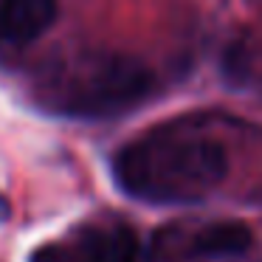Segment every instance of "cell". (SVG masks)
<instances>
[{
	"instance_id": "1",
	"label": "cell",
	"mask_w": 262,
	"mask_h": 262,
	"mask_svg": "<svg viewBox=\"0 0 262 262\" xmlns=\"http://www.w3.org/2000/svg\"><path fill=\"white\" fill-rule=\"evenodd\" d=\"M113 175L121 192L144 203H194L226 181L228 155L211 138L166 127L127 144Z\"/></svg>"
},
{
	"instance_id": "2",
	"label": "cell",
	"mask_w": 262,
	"mask_h": 262,
	"mask_svg": "<svg viewBox=\"0 0 262 262\" xmlns=\"http://www.w3.org/2000/svg\"><path fill=\"white\" fill-rule=\"evenodd\" d=\"M155 76L133 54H79L54 65L40 79V96L59 116L102 121L138 107L152 93Z\"/></svg>"
},
{
	"instance_id": "3",
	"label": "cell",
	"mask_w": 262,
	"mask_h": 262,
	"mask_svg": "<svg viewBox=\"0 0 262 262\" xmlns=\"http://www.w3.org/2000/svg\"><path fill=\"white\" fill-rule=\"evenodd\" d=\"M34 262H141V243L121 220L91 223L76 231L71 248H51Z\"/></svg>"
},
{
	"instance_id": "4",
	"label": "cell",
	"mask_w": 262,
	"mask_h": 262,
	"mask_svg": "<svg viewBox=\"0 0 262 262\" xmlns=\"http://www.w3.org/2000/svg\"><path fill=\"white\" fill-rule=\"evenodd\" d=\"M251 248V228L239 220H217L209 226H200L189 234V239L175 243L166 237L155 239V254L178 256V259H223V256H237Z\"/></svg>"
},
{
	"instance_id": "5",
	"label": "cell",
	"mask_w": 262,
	"mask_h": 262,
	"mask_svg": "<svg viewBox=\"0 0 262 262\" xmlns=\"http://www.w3.org/2000/svg\"><path fill=\"white\" fill-rule=\"evenodd\" d=\"M57 20V0H0V46H29Z\"/></svg>"
},
{
	"instance_id": "6",
	"label": "cell",
	"mask_w": 262,
	"mask_h": 262,
	"mask_svg": "<svg viewBox=\"0 0 262 262\" xmlns=\"http://www.w3.org/2000/svg\"><path fill=\"white\" fill-rule=\"evenodd\" d=\"M256 79H259V85H262V68H259V76H256Z\"/></svg>"
}]
</instances>
